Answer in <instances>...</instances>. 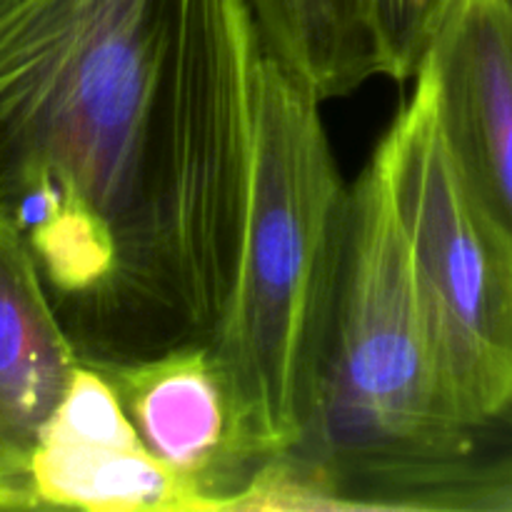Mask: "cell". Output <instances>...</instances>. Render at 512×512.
<instances>
[{
    "label": "cell",
    "instance_id": "8",
    "mask_svg": "<svg viewBox=\"0 0 512 512\" xmlns=\"http://www.w3.org/2000/svg\"><path fill=\"white\" fill-rule=\"evenodd\" d=\"M78 365L28 248L0 218V510H35V450Z\"/></svg>",
    "mask_w": 512,
    "mask_h": 512
},
{
    "label": "cell",
    "instance_id": "9",
    "mask_svg": "<svg viewBox=\"0 0 512 512\" xmlns=\"http://www.w3.org/2000/svg\"><path fill=\"white\" fill-rule=\"evenodd\" d=\"M270 58L330 100L383 75L368 0H248Z\"/></svg>",
    "mask_w": 512,
    "mask_h": 512
},
{
    "label": "cell",
    "instance_id": "7",
    "mask_svg": "<svg viewBox=\"0 0 512 512\" xmlns=\"http://www.w3.org/2000/svg\"><path fill=\"white\" fill-rule=\"evenodd\" d=\"M93 368L110 380L150 453L200 490L205 512L230 510L255 468L238 448L210 343Z\"/></svg>",
    "mask_w": 512,
    "mask_h": 512
},
{
    "label": "cell",
    "instance_id": "2",
    "mask_svg": "<svg viewBox=\"0 0 512 512\" xmlns=\"http://www.w3.org/2000/svg\"><path fill=\"white\" fill-rule=\"evenodd\" d=\"M323 100L265 53L243 255L210 340L255 470L308 438L343 260L348 185Z\"/></svg>",
    "mask_w": 512,
    "mask_h": 512
},
{
    "label": "cell",
    "instance_id": "4",
    "mask_svg": "<svg viewBox=\"0 0 512 512\" xmlns=\"http://www.w3.org/2000/svg\"><path fill=\"white\" fill-rule=\"evenodd\" d=\"M375 155L403 218L445 398L478 435L512 413V270L470 203L423 73Z\"/></svg>",
    "mask_w": 512,
    "mask_h": 512
},
{
    "label": "cell",
    "instance_id": "10",
    "mask_svg": "<svg viewBox=\"0 0 512 512\" xmlns=\"http://www.w3.org/2000/svg\"><path fill=\"white\" fill-rule=\"evenodd\" d=\"M420 510L512 512V453L458 463L420 495Z\"/></svg>",
    "mask_w": 512,
    "mask_h": 512
},
{
    "label": "cell",
    "instance_id": "1",
    "mask_svg": "<svg viewBox=\"0 0 512 512\" xmlns=\"http://www.w3.org/2000/svg\"><path fill=\"white\" fill-rule=\"evenodd\" d=\"M263 58L248 0H0V218L83 363L213 340Z\"/></svg>",
    "mask_w": 512,
    "mask_h": 512
},
{
    "label": "cell",
    "instance_id": "3",
    "mask_svg": "<svg viewBox=\"0 0 512 512\" xmlns=\"http://www.w3.org/2000/svg\"><path fill=\"white\" fill-rule=\"evenodd\" d=\"M450 410L388 173L373 153L348 190L333 323L308 438L355 510H418L420 495L475 455Z\"/></svg>",
    "mask_w": 512,
    "mask_h": 512
},
{
    "label": "cell",
    "instance_id": "6",
    "mask_svg": "<svg viewBox=\"0 0 512 512\" xmlns=\"http://www.w3.org/2000/svg\"><path fill=\"white\" fill-rule=\"evenodd\" d=\"M35 510L205 512L200 490L140 440L110 380L83 363L33 458Z\"/></svg>",
    "mask_w": 512,
    "mask_h": 512
},
{
    "label": "cell",
    "instance_id": "11",
    "mask_svg": "<svg viewBox=\"0 0 512 512\" xmlns=\"http://www.w3.org/2000/svg\"><path fill=\"white\" fill-rule=\"evenodd\" d=\"M385 78H413L438 0H368Z\"/></svg>",
    "mask_w": 512,
    "mask_h": 512
},
{
    "label": "cell",
    "instance_id": "5",
    "mask_svg": "<svg viewBox=\"0 0 512 512\" xmlns=\"http://www.w3.org/2000/svg\"><path fill=\"white\" fill-rule=\"evenodd\" d=\"M415 73L433 83L470 203L512 270V0H438Z\"/></svg>",
    "mask_w": 512,
    "mask_h": 512
}]
</instances>
